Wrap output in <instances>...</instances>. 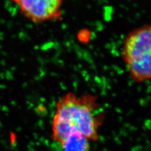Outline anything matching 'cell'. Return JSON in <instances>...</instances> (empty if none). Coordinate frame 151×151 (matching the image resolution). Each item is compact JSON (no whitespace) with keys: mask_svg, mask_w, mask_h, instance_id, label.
<instances>
[{"mask_svg":"<svg viewBox=\"0 0 151 151\" xmlns=\"http://www.w3.org/2000/svg\"><path fill=\"white\" fill-rule=\"evenodd\" d=\"M104 118V112L96 95L68 92L55 104L52 139L58 144L71 134L79 133L90 140L97 141Z\"/></svg>","mask_w":151,"mask_h":151,"instance_id":"cell-1","label":"cell"},{"mask_svg":"<svg viewBox=\"0 0 151 151\" xmlns=\"http://www.w3.org/2000/svg\"><path fill=\"white\" fill-rule=\"evenodd\" d=\"M122 58L130 77L137 82L151 80V24L136 27L124 38Z\"/></svg>","mask_w":151,"mask_h":151,"instance_id":"cell-2","label":"cell"},{"mask_svg":"<svg viewBox=\"0 0 151 151\" xmlns=\"http://www.w3.org/2000/svg\"><path fill=\"white\" fill-rule=\"evenodd\" d=\"M22 15L34 23H44L61 20L63 1L16 0L13 1Z\"/></svg>","mask_w":151,"mask_h":151,"instance_id":"cell-3","label":"cell"},{"mask_svg":"<svg viewBox=\"0 0 151 151\" xmlns=\"http://www.w3.org/2000/svg\"><path fill=\"white\" fill-rule=\"evenodd\" d=\"M90 141L80 133H74L58 145L60 151H90Z\"/></svg>","mask_w":151,"mask_h":151,"instance_id":"cell-4","label":"cell"}]
</instances>
